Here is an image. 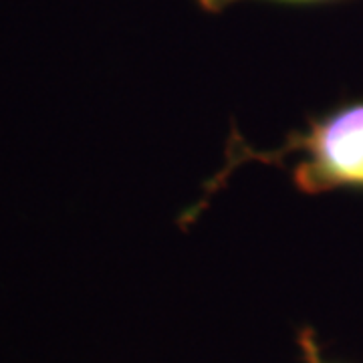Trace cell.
I'll return each mask as SVG.
<instances>
[{"label": "cell", "instance_id": "1", "mask_svg": "<svg viewBox=\"0 0 363 363\" xmlns=\"http://www.w3.org/2000/svg\"><path fill=\"white\" fill-rule=\"evenodd\" d=\"M293 154L298 160L291 169V178L301 194L363 190V99H353L321 116H311L305 130L291 131L281 147L269 152L248 147L236 128H233L220 172L208 180L202 198L182 214L180 224L186 228L196 220V216L206 208L210 196L220 188L234 168L245 162L279 166Z\"/></svg>", "mask_w": 363, "mask_h": 363}, {"label": "cell", "instance_id": "2", "mask_svg": "<svg viewBox=\"0 0 363 363\" xmlns=\"http://www.w3.org/2000/svg\"><path fill=\"white\" fill-rule=\"evenodd\" d=\"M200 11L210 14H218L226 11L228 6L238 4V2H248V0H194ZM262 2H277V4H286V6H313V4H325V2H337V0H262Z\"/></svg>", "mask_w": 363, "mask_h": 363}, {"label": "cell", "instance_id": "3", "mask_svg": "<svg viewBox=\"0 0 363 363\" xmlns=\"http://www.w3.org/2000/svg\"><path fill=\"white\" fill-rule=\"evenodd\" d=\"M297 343L298 350H301V359L303 363H331L323 359V353H321V345L317 341V333L313 327H303L298 329L297 333Z\"/></svg>", "mask_w": 363, "mask_h": 363}]
</instances>
